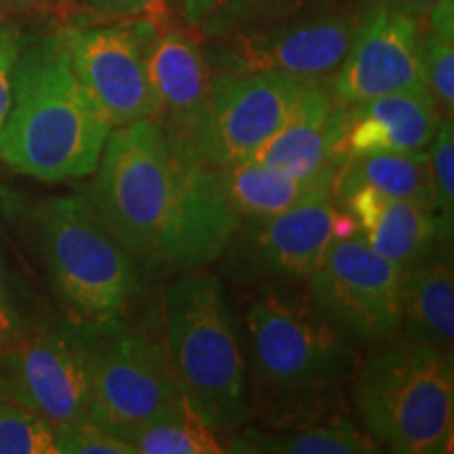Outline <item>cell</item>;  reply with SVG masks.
<instances>
[{"label": "cell", "instance_id": "4316f807", "mask_svg": "<svg viewBox=\"0 0 454 454\" xmlns=\"http://www.w3.org/2000/svg\"><path fill=\"white\" fill-rule=\"evenodd\" d=\"M423 67L427 78V89L434 95L440 112L452 118L454 112V49L452 38L440 36L435 32H425L421 36Z\"/></svg>", "mask_w": 454, "mask_h": 454}, {"label": "cell", "instance_id": "603a6c76", "mask_svg": "<svg viewBox=\"0 0 454 454\" xmlns=\"http://www.w3.org/2000/svg\"><path fill=\"white\" fill-rule=\"evenodd\" d=\"M135 454H219L225 446L217 431L192 411L184 397L162 411L130 440Z\"/></svg>", "mask_w": 454, "mask_h": 454}, {"label": "cell", "instance_id": "7c38bea8", "mask_svg": "<svg viewBox=\"0 0 454 454\" xmlns=\"http://www.w3.org/2000/svg\"><path fill=\"white\" fill-rule=\"evenodd\" d=\"M152 27L154 21L64 27L74 72L112 129L156 118L145 61Z\"/></svg>", "mask_w": 454, "mask_h": 454}, {"label": "cell", "instance_id": "277c9868", "mask_svg": "<svg viewBox=\"0 0 454 454\" xmlns=\"http://www.w3.org/2000/svg\"><path fill=\"white\" fill-rule=\"evenodd\" d=\"M162 348L192 411L217 434L244 427L248 364L219 278L190 270L164 288Z\"/></svg>", "mask_w": 454, "mask_h": 454}, {"label": "cell", "instance_id": "5b68a950", "mask_svg": "<svg viewBox=\"0 0 454 454\" xmlns=\"http://www.w3.org/2000/svg\"><path fill=\"white\" fill-rule=\"evenodd\" d=\"M351 404L362 429L391 452H452V354L402 337L372 348L351 377Z\"/></svg>", "mask_w": 454, "mask_h": 454}, {"label": "cell", "instance_id": "9a60e30c", "mask_svg": "<svg viewBox=\"0 0 454 454\" xmlns=\"http://www.w3.org/2000/svg\"><path fill=\"white\" fill-rule=\"evenodd\" d=\"M444 118L429 89L402 90L357 104H337L333 154L340 167L348 158L377 152H427Z\"/></svg>", "mask_w": 454, "mask_h": 454}, {"label": "cell", "instance_id": "f1b7e54d", "mask_svg": "<svg viewBox=\"0 0 454 454\" xmlns=\"http://www.w3.org/2000/svg\"><path fill=\"white\" fill-rule=\"evenodd\" d=\"M24 47L21 32L13 24H0V133L13 101V67Z\"/></svg>", "mask_w": 454, "mask_h": 454}, {"label": "cell", "instance_id": "9c48e42d", "mask_svg": "<svg viewBox=\"0 0 454 454\" xmlns=\"http://www.w3.org/2000/svg\"><path fill=\"white\" fill-rule=\"evenodd\" d=\"M402 274L362 238H343L308 278V299L351 340L379 348L400 337Z\"/></svg>", "mask_w": 454, "mask_h": 454}, {"label": "cell", "instance_id": "f546056e", "mask_svg": "<svg viewBox=\"0 0 454 454\" xmlns=\"http://www.w3.org/2000/svg\"><path fill=\"white\" fill-rule=\"evenodd\" d=\"M82 7L107 17H135L144 15L154 7L156 0H78Z\"/></svg>", "mask_w": 454, "mask_h": 454}, {"label": "cell", "instance_id": "7a4b0ae2", "mask_svg": "<svg viewBox=\"0 0 454 454\" xmlns=\"http://www.w3.org/2000/svg\"><path fill=\"white\" fill-rule=\"evenodd\" d=\"M110 130L74 72L64 30L24 43L0 133L3 162L44 184L89 177Z\"/></svg>", "mask_w": 454, "mask_h": 454}, {"label": "cell", "instance_id": "3957f363", "mask_svg": "<svg viewBox=\"0 0 454 454\" xmlns=\"http://www.w3.org/2000/svg\"><path fill=\"white\" fill-rule=\"evenodd\" d=\"M247 334L254 391L276 419L333 406L360 362L354 340L308 297L261 293L247 309Z\"/></svg>", "mask_w": 454, "mask_h": 454}, {"label": "cell", "instance_id": "d6986e66", "mask_svg": "<svg viewBox=\"0 0 454 454\" xmlns=\"http://www.w3.org/2000/svg\"><path fill=\"white\" fill-rule=\"evenodd\" d=\"M400 337L452 354L454 271L448 240L402 274Z\"/></svg>", "mask_w": 454, "mask_h": 454}, {"label": "cell", "instance_id": "484cf974", "mask_svg": "<svg viewBox=\"0 0 454 454\" xmlns=\"http://www.w3.org/2000/svg\"><path fill=\"white\" fill-rule=\"evenodd\" d=\"M431 175V208L448 231L454 217V129L452 118H442L438 133L427 147Z\"/></svg>", "mask_w": 454, "mask_h": 454}, {"label": "cell", "instance_id": "8992f818", "mask_svg": "<svg viewBox=\"0 0 454 454\" xmlns=\"http://www.w3.org/2000/svg\"><path fill=\"white\" fill-rule=\"evenodd\" d=\"M36 230L49 284L70 325L95 331L122 322L137 297L139 270L89 198H51Z\"/></svg>", "mask_w": 454, "mask_h": 454}, {"label": "cell", "instance_id": "44dd1931", "mask_svg": "<svg viewBox=\"0 0 454 454\" xmlns=\"http://www.w3.org/2000/svg\"><path fill=\"white\" fill-rule=\"evenodd\" d=\"M227 200L240 219H265L333 196L337 167L320 170L309 177H294L282 170L247 160L217 167Z\"/></svg>", "mask_w": 454, "mask_h": 454}, {"label": "cell", "instance_id": "d6a6232c", "mask_svg": "<svg viewBox=\"0 0 454 454\" xmlns=\"http://www.w3.org/2000/svg\"><path fill=\"white\" fill-rule=\"evenodd\" d=\"M385 4H389V7H394L397 11H402V13H408L412 17H425L427 15V11L434 7L438 0H383Z\"/></svg>", "mask_w": 454, "mask_h": 454}, {"label": "cell", "instance_id": "ffe728a7", "mask_svg": "<svg viewBox=\"0 0 454 454\" xmlns=\"http://www.w3.org/2000/svg\"><path fill=\"white\" fill-rule=\"evenodd\" d=\"M337 137V101L325 81H317L301 101L291 121L271 135L248 160L282 170L294 177H309L333 168Z\"/></svg>", "mask_w": 454, "mask_h": 454}, {"label": "cell", "instance_id": "8fae6325", "mask_svg": "<svg viewBox=\"0 0 454 454\" xmlns=\"http://www.w3.org/2000/svg\"><path fill=\"white\" fill-rule=\"evenodd\" d=\"M0 394L64 427L89 417V362L81 328H38L0 349Z\"/></svg>", "mask_w": 454, "mask_h": 454}, {"label": "cell", "instance_id": "6da1fadb", "mask_svg": "<svg viewBox=\"0 0 454 454\" xmlns=\"http://www.w3.org/2000/svg\"><path fill=\"white\" fill-rule=\"evenodd\" d=\"M87 198L135 263L152 268L200 270L242 223L217 167L156 118L110 130Z\"/></svg>", "mask_w": 454, "mask_h": 454}, {"label": "cell", "instance_id": "ac0fdd59", "mask_svg": "<svg viewBox=\"0 0 454 454\" xmlns=\"http://www.w3.org/2000/svg\"><path fill=\"white\" fill-rule=\"evenodd\" d=\"M227 452L247 454H366L381 450L354 419L320 411L278 417L271 427H240L227 442Z\"/></svg>", "mask_w": 454, "mask_h": 454}, {"label": "cell", "instance_id": "5bb4252c", "mask_svg": "<svg viewBox=\"0 0 454 454\" xmlns=\"http://www.w3.org/2000/svg\"><path fill=\"white\" fill-rule=\"evenodd\" d=\"M356 236V223L334 198L301 204L265 219H244L236 236V265L257 276L308 280L334 242Z\"/></svg>", "mask_w": 454, "mask_h": 454}, {"label": "cell", "instance_id": "836d02e7", "mask_svg": "<svg viewBox=\"0 0 454 454\" xmlns=\"http://www.w3.org/2000/svg\"><path fill=\"white\" fill-rule=\"evenodd\" d=\"M44 3H49V0H0V17L20 13V11H27L32 7H41Z\"/></svg>", "mask_w": 454, "mask_h": 454}, {"label": "cell", "instance_id": "4fadbf2b", "mask_svg": "<svg viewBox=\"0 0 454 454\" xmlns=\"http://www.w3.org/2000/svg\"><path fill=\"white\" fill-rule=\"evenodd\" d=\"M421 26L383 0L372 3L337 72L326 82L340 106L402 90L427 89Z\"/></svg>", "mask_w": 454, "mask_h": 454}, {"label": "cell", "instance_id": "d4e9b609", "mask_svg": "<svg viewBox=\"0 0 454 454\" xmlns=\"http://www.w3.org/2000/svg\"><path fill=\"white\" fill-rule=\"evenodd\" d=\"M0 454H59L47 419L0 394Z\"/></svg>", "mask_w": 454, "mask_h": 454}, {"label": "cell", "instance_id": "1f68e13d", "mask_svg": "<svg viewBox=\"0 0 454 454\" xmlns=\"http://www.w3.org/2000/svg\"><path fill=\"white\" fill-rule=\"evenodd\" d=\"M427 24H429V32L440 34V36H454V4L452 0H438L427 11Z\"/></svg>", "mask_w": 454, "mask_h": 454}, {"label": "cell", "instance_id": "ba28073f", "mask_svg": "<svg viewBox=\"0 0 454 454\" xmlns=\"http://www.w3.org/2000/svg\"><path fill=\"white\" fill-rule=\"evenodd\" d=\"M372 3H316L230 36L219 64L227 72H271L328 81L345 59Z\"/></svg>", "mask_w": 454, "mask_h": 454}, {"label": "cell", "instance_id": "4dcf8cb0", "mask_svg": "<svg viewBox=\"0 0 454 454\" xmlns=\"http://www.w3.org/2000/svg\"><path fill=\"white\" fill-rule=\"evenodd\" d=\"M17 333H20V328H17V316L7 294V286H4L3 261H0V349H3L9 340H13Z\"/></svg>", "mask_w": 454, "mask_h": 454}, {"label": "cell", "instance_id": "cb8c5ba5", "mask_svg": "<svg viewBox=\"0 0 454 454\" xmlns=\"http://www.w3.org/2000/svg\"><path fill=\"white\" fill-rule=\"evenodd\" d=\"M305 0H181L184 20L207 38L234 34L271 24L293 13Z\"/></svg>", "mask_w": 454, "mask_h": 454}, {"label": "cell", "instance_id": "52a82bcc", "mask_svg": "<svg viewBox=\"0 0 454 454\" xmlns=\"http://www.w3.org/2000/svg\"><path fill=\"white\" fill-rule=\"evenodd\" d=\"M81 333L89 362L87 419L130 442L181 397L162 343L124 320Z\"/></svg>", "mask_w": 454, "mask_h": 454}, {"label": "cell", "instance_id": "2e32d148", "mask_svg": "<svg viewBox=\"0 0 454 454\" xmlns=\"http://www.w3.org/2000/svg\"><path fill=\"white\" fill-rule=\"evenodd\" d=\"M145 61L156 101V121L196 147V137L211 107L215 84L211 64L200 43L181 27L154 24Z\"/></svg>", "mask_w": 454, "mask_h": 454}, {"label": "cell", "instance_id": "30bf717a", "mask_svg": "<svg viewBox=\"0 0 454 454\" xmlns=\"http://www.w3.org/2000/svg\"><path fill=\"white\" fill-rule=\"evenodd\" d=\"M316 82L271 72L219 74L207 121L196 137V152L213 167L247 162L291 121Z\"/></svg>", "mask_w": 454, "mask_h": 454}, {"label": "cell", "instance_id": "7402d4cb", "mask_svg": "<svg viewBox=\"0 0 454 454\" xmlns=\"http://www.w3.org/2000/svg\"><path fill=\"white\" fill-rule=\"evenodd\" d=\"M354 187H368L383 196L406 198L431 207L427 152H412V154L377 152V154L348 158L337 170L333 194Z\"/></svg>", "mask_w": 454, "mask_h": 454}, {"label": "cell", "instance_id": "e0dca14e", "mask_svg": "<svg viewBox=\"0 0 454 454\" xmlns=\"http://www.w3.org/2000/svg\"><path fill=\"white\" fill-rule=\"evenodd\" d=\"M333 198L354 219L356 236L404 270L450 238L427 204L383 196L368 187L339 192Z\"/></svg>", "mask_w": 454, "mask_h": 454}, {"label": "cell", "instance_id": "83f0119b", "mask_svg": "<svg viewBox=\"0 0 454 454\" xmlns=\"http://www.w3.org/2000/svg\"><path fill=\"white\" fill-rule=\"evenodd\" d=\"M55 431L59 454H135L130 442L118 438L89 419L55 427Z\"/></svg>", "mask_w": 454, "mask_h": 454}]
</instances>
